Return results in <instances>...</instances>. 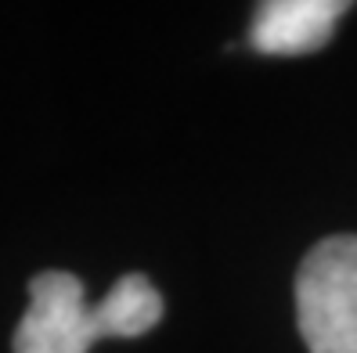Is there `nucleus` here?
Here are the masks:
<instances>
[{"mask_svg": "<svg viewBox=\"0 0 357 353\" xmlns=\"http://www.w3.org/2000/svg\"><path fill=\"white\" fill-rule=\"evenodd\" d=\"M296 321L310 353H357V235L325 238L303 256Z\"/></svg>", "mask_w": 357, "mask_h": 353, "instance_id": "nucleus-1", "label": "nucleus"}, {"mask_svg": "<svg viewBox=\"0 0 357 353\" xmlns=\"http://www.w3.org/2000/svg\"><path fill=\"white\" fill-rule=\"evenodd\" d=\"M105 339L98 303L69 271H44L29 281V306L15 328V353H91Z\"/></svg>", "mask_w": 357, "mask_h": 353, "instance_id": "nucleus-2", "label": "nucleus"}, {"mask_svg": "<svg viewBox=\"0 0 357 353\" xmlns=\"http://www.w3.org/2000/svg\"><path fill=\"white\" fill-rule=\"evenodd\" d=\"M105 339H137L162 321V296L144 274H123L98 299Z\"/></svg>", "mask_w": 357, "mask_h": 353, "instance_id": "nucleus-4", "label": "nucleus"}, {"mask_svg": "<svg viewBox=\"0 0 357 353\" xmlns=\"http://www.w3.org/2000/svg\"><path fill=\"white\" fill-rule=\"evenodd\" d=\"M347 11L343 0H267L249 26V44L264 54H310L328 44V36Z\"/></svg>", "mask_w": 357, "mask_h": 353, "instance_id": "nucleus-3", "label": "nucleus"}]
</instances>
